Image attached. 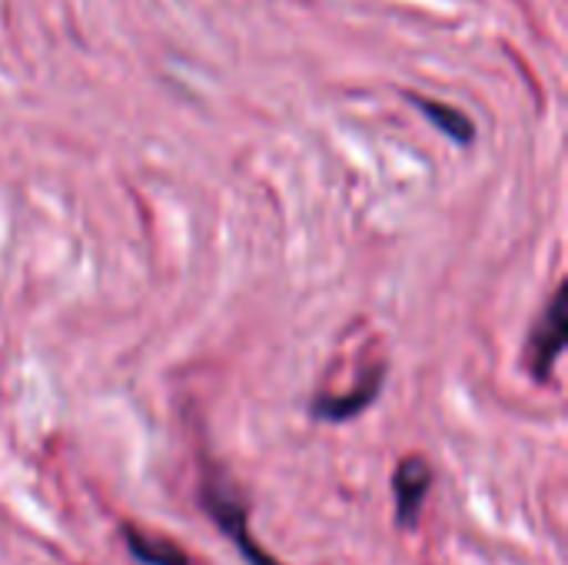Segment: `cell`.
I'll list each match as a JSON object with an SVG mask.
<instances>
[{"label":"cell","instance_id":"obj_1","mask_svg":"<svg viewBox=\"0 0 568 565\" xmlns=\"http://www.w3.org/2000/svg\"><path fill=\"white\" fill-rule=\"evenodd\" d=\"M200 506L206 509V516L216 523V529L236 546V553L243 556L246 565H283L276 563L250 533V509L243 493L230 483V476L220 466H210L200 480Z\"/></svg>","mask_w":568,"mask_h":565},{"label":"cell","instance_id":"obj_2","mask_svg":"<svg viewBox=\"0 0 568 565\" xmlns=\"http://www.w3.org/2000/svg\"><path fill=\"white\" fill-rule=\"evenodd\" d=\"M433 490V466L426 456H406L396 466L393 493H396V523L399 529H413L419 523L423 503Z\"/></svg>","mask_w":568,"mask_h":565},{"label":"cell","instance_id":"obj_3","mask_svg":"<svg viewBox=\"0 0 568 565\" xmlns=\"http://www.w3.org/2000/svg\"><path fill=\"white\" fill-rule=\"evenodd\" d=\"M562 346H566V286H559V293L552 296L546 316L539 320L529 340V363H532L536 380H549L552 363L559 360Z\"/></svg>","mask_w":568,"mask_h":565},{"label":"cell","instance_id":"obj_4","mask_svg":"<svg viewBox=\"0 0 568 565\" xmlns=\"http://www.w3.org/2000/svg\"><path fill=\"white\" fill-rule=\"evenodd\" d=\"M386 383V363H376L369 366V373L359 380V386H353L346 396H316L313 403V416L323 420V423H346L353 416H359L363 410H369L379 396Z\"/></svg>","mask_w":568,"mask_h":565},{"label":"cell","instance_id":"obj_5","mask_svg":"<svg viewBox=\"0 0 568 565\" xmlns=\"http://www.w3.org/2000/svg\"><path fill=\"white\" fill-rule=\"evenodd\" d=\"M123 543H126V553L140 565H193L180 543L146 533L133 523H123Z\"/></svg>","mask_w":568,"mask_h":565},{"label":"cell","instance_id":"obj_6","mask_svg":"<svg viewBox=\"0 0 568 565\" xmlns=\"http://www.w3.org/2000/svg\"><path fill=\"white\" fill-rule=\"evenodd\" d=\"M413 103H416L436 127H443L446 137H453L456 143H473L476 127H473V120H469L463 110H453V107L436 103V100H426V97H413Z\"/></svg>","mask_w":568,"mask_h":565}]
</instances>
